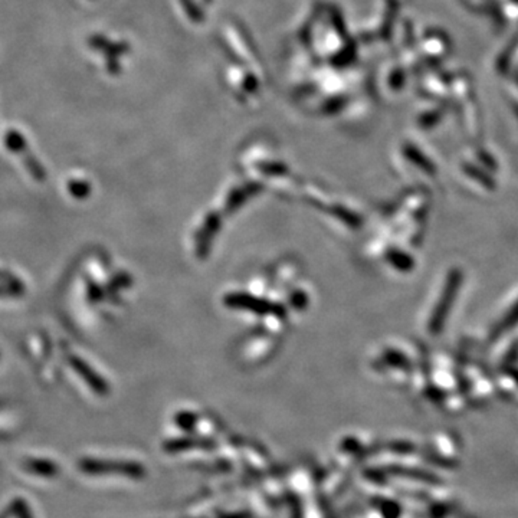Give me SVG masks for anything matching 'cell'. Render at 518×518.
I'll use <instances>...</instances> for the list:
<instances>
[{"mask_svg": "<svg viewBox=\"0 0 518 518\" xmlns=\"http://www.w3.org/2000/svg\"><path fill=\"white\" fill-rule=\"evenodd\" d=\"M461 283H462V272H459V271L450 272L446 286H445V290H444L442 297H441V303L438 304L435 312H433L432 320H430L432 331L437 332L444 327L446 315H448L449 310L452 308V304H454Z\"/></svg>", "mask_w": 518, "mask_h": 518, "instance_id": "obj_1", "label": "cell"}, {"mask_svg": "<svg viewBox=\"0 0 518 518\" xmlns=\"http://www.w3.org/2000/svg\"><path fill=\"white\" fill-rule=\"evenodd\" d=\"M388 470L390 471V474H395V475H399V477L415 478V479L426 481V482H433V484L439 482V478H437L435 475L426 474V472H424V471H421V470H413V468H405V466H397V465H393V466H389Z\"/></svg>", "mask_w": 518, "mask_h": 518, "instance_id": "obj_2", "label": "cell"}, {"mask_svg": "<svg viewBox=\"0 0 518 518\" xmlns=\"http://www.w3.org/2000/svg\"><path fill=\"white\" fill-rule=\"evenodd\" d=\"M517 324H518V303H515L512 306V308L510 310V312L506 314L503 317V319H501V321L497 324V327L492 330V337L494 339L499 337L501 334L506 332L510 328H512Z\"/></svg>", "mask_w": 518, "mask_h": 518, "instance_id": "obj_3", "label": "cell"}, {"mask_svg": "<svg viewBox=\"0 0 518 518\" xmlns=\"http://www.w3.org/2000/svg\"><path fill=\"white\" fill-rule=\"evenodd\" d=\"M392 449L395 450V452H399V454H409V452H412L413 446L410 444H406V442H396V444H392Z\"/></svg>", "mask_w": 518, "mask_h": 518, "instance_id": "obj_4", "label": "cell"}, {"mask_svg": "<svg viewBox=\"0 0 518 518\" xmlns=\"http://www.w3.org/2000/svg\"><path fill=\"white\" fill-rule=\"evenodd\" d=\"M512 377H514V379H515V381L518 383V372H514V373H512Z\"/></svg>", "mask_w": 518, "mask_h": 518, "instance_id": "obj_5", "label": "cell"}]
</instances>
